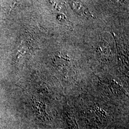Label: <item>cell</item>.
I'll return each mask as SVG.
<instances>
[{
	"mask_svg": "<svg viewBox=\"0 0 129 129\" xmlns=\"http://www.w3.org/2000/svg\"><path fill=\"white\" fill-rule=\"evenodd\" d=\"M72 4L73 7V9L78 14H82L84 15L92 16V15L88 11L87 7L83 5L82 3H77V2H73Z\"/></svg>",
	"mask_w": 129,
	"mask_h": 129,
	"instance_id": "obj_1",
	"label": "cell"
}]
</instances>
